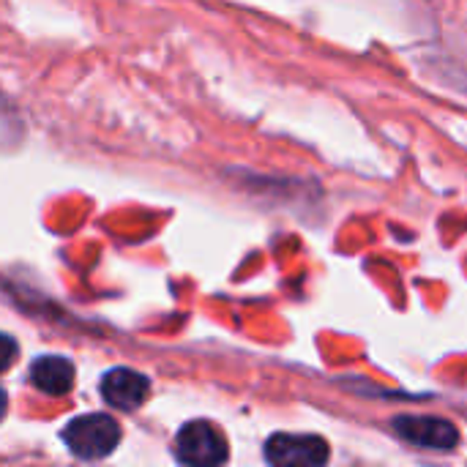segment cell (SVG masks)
Returning <instances> with one entry per match:
<instances>
[{
	"label": "cell",
	"instance_id": "obj_1",
	"mask_svg": "<svg viewBox=\"0 0 467 467\" xmlns=\"http://www.w3.org/2000/svg\"><path fill=\"white\" fill-rule=\"evenodd\" d=\"M63 441L71 449V454H77L79 460H104L109 457L118 443H120V427L112 416L104 413H90V416H79L74 419L66 430H63Z\"/></svg>",
	"mask_w": 467,
	"mask_h": 467
},
{
	"label": "cell",
	"instance_id": "obj_2",
	"mask_svg": "<svg viewBox=\"0 0 467 467\" xmlns=\"http://www.w3.org/2000/svg\"><path fill=\"white\" fill-rule=\"evenodd\" d=\"M227 454L224 435L208 421H189L175 438V457L183 467H222Z\"/></svg>",
	"mask_w": 467,
	"mask_h": 467
},
{
	"label": "cell",
	"instance_id": "obj_3",
	"mask_svg": "<svg viewBox=\"0 0 467 467\" xmlns=\"http://www.w3.org/2000/svg\"><path fill=\"white\" fill-rule=\"evenodd\" d=\"M328 443L320 435H274L265 443L271 467H326Z\"/></svg>",
	"mask_w": 467,
	"mask_h": 467
},
{
	"label": "cell",
	"instance_id": "obj_4",
	"mask_svg": "<svg viewBox=\"0 0 467 467\" xmlns=\"http://www.w3.org/2000/svg\"><path fill=\"white\" fill-rule=\"evenodd\" d=\"M394 430L400 438H405L413 446H424V449H454L460 441V432L454 424L443 421V419H432V416H400L394 419Z\"/></svg>",
	"mask_w": 467,
	"mask_h": 467
},
{
	"label": "cell",
	"instance_id": "obj_5",
	"mask_svg": "<svg viewBox=\"0 0 467 467\" xmlns=\"http://www.w3.org/2000/svg\"><path fill=\"white\" fill-rule=\"evenodd\" d=\"M101 397L118 410H137L150 397V383L134 369H112L101 380Z\"/></svg>",
	"mask_w": 467,
	"mask_h": 467
},
{
	"label": "cell",
	"instance_id": "obj_6",
	"mask_svg": "<svg viewBox=\"0 0 467 467\" xmlns=\"http://www.w3.org/2000/svg\"><path fill=\"white\" fill-rule=\"evenodd\" d=\"M30 380L41 394L49 397H66L74 386V367L66 358L44 356L30 367Z\"/></svg>",
	"mask_w": 467,
	"mask_h": 467
},
{
	"label": "cell",
	"instance_id": "obj_7",
	"mask_svg": "<svg viewBox=\"0 0 467 467\" xmlns=\"http://www.w3.org/2000/svg\"><path fill=\"white\" fill-rule=\"evenodd\" d=\"M16 342L8 334H0V372H5L16 361Z\"/></svg>",
	"mask_w": 467,
	"mask_h": 467
},
{
	"label": "cell",
	"instance_id": "obj_8",
	"mask_svg": "<svg viewBox=\"0 0 467 467\" xmlns=\"http://www.w3.org/2000/svg\"><path fill=\"white\" fill-rule=\"evenodd\" d=\"M5 410H8V397H5V391L0 389V421H3V416H5Z\"/></svg>",
	"mask_w": 467,
	"mask_h": 467
}]
</instances>
